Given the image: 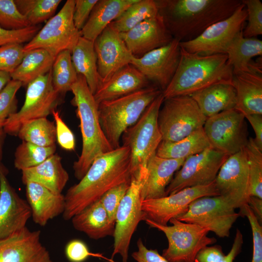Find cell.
<instances>
[{"label":"cell","mask_w":262,"mask_h":262,"mask_svg":"<svg viewBox=\"0 0 262 262\" xmlns=\"http://www.w3.org/2000/svg\"><path fill=\"white\" fill-rule=\"evenodd\" d=\"M52 115L55 122L56 140L59 145L65 150H74L75 140L73 132L63 120L58 111L54 110Z\"/></svg>","instance_id":"49"},{"label":"cell","mask_w":262,"mask_h":262,"mask_svg":"<svg viewBox=\"0 0 262 262\" xmlns=\"http://www.w3.org/2000/svg\"><path fill=\"white\" fill-rule=\"evenodd\" d=\"M56 149L55 145L41 147L22 141L15 153V167L22 171L37 166L54 154Z\"/></svg>","instance_id":"39"},{"label":"cell","mask_w":262,"mask_h":262,"mask_svg":"<svg viewBox=\"0 0 262 262\" xmlns=\"http://www.w3.org/2000/svg\"><path fill=\"white\" fill-rule=\"evenodd\" d=\"M25 99L21 109L12 115L3 129L6 134L17 136L22 125L29 120L47 117L56 110L62 101V95L55 89L51 69L27 85Z\"/></svg>","instance_id":"9"},{"label":"cell","mask_w":262,"mask_h":262,"mask_svg":"<svg viewBox=\"0 0 262 262\" xmlns=\"http://www.w3.org/2000/svg\"><path fill=\"white\" fill-rule=\"evenodd\" d=\"M22 86L20 82L11 79L0 92V129L3 128L7 119L17 112L16 94Z\"/></svg>","instance_id":"41"},{"label":"cell","mask_w":262,"mask_h":262,"mask_svg":"<svg viewBox=\"0 0 262 262\" xmlns=\"http://www.w3.org/2000/svg\"><path fill=\"white\" fill-rule=\"evenodd\" d=\"M212 147L203 128L175 142L162 141L156 150L158 157L173 159H185Z\"/></svg>","instance_id":"34"},{"label":"cell","mask_w":262,"mask_h":262,"mask_svg":"<svg viewBox=\"0 0 262 262\" xmlns=\"http://www.w3.org/2000/svg\"><path fill=\"white\" fill-rule=\"evenodd\" d=\"M65 253L70 262H84L91 256L101 257L100 255L90 252L86 244L82 240H70L65 246Z\"/></svg>","instance_id":"48"},{"label":"cell","mask_w":262,"mask_h":262,"mask_svg":"<svg viewBox=\"0 0 262 262\" xmlns=\"http://www.w3.org/2000/svg\"><path fill=\"white\" fill-rule=\"evenodd\" d=\"M94 45L101 83L109 80L119 70L131 64L134 56L111 23L96 38Z\"/></svg>","instance_id":"19"},{"label":"cell","mask_w":262,"mask_h":262,"mask_svg":"<svg viewBox=\"0 0 262 262\" xmlns=\"http://www.w3.org/2000/svg\"><path fill=\"white\" fill-rule=\"evenodd\" d=\"M240 216H246L249 222L253 237L251 262H262V227L253 212L247 204L240 209Z\"/></svg>","instance_id":"45"},{"label":"cell","mask_w":262,"mask_h":262,"mask_svg":"<svg viewBox=\"0 0 262 262\" xmlns=\"http://www.w3.org/2000/svg\"><path fill=\"white\" fill-rule=\"evenodd\" d=\"M247 205L253 212L259 222L262 221V199L258 197L250 196L248 199Z\"/></svg>","instance_id":"55"},{"label":"cell","mask_w":262,"mask_h":262,"mask_svg":"<svg viewBox=\"0 0 262 262\" xmlns=\"http://www.w3.org/2000/svg\"><path fill=\"white\" fill-rule=\"evenodd\" d=\"M203 128L212 147L229 156L244 149L248 141L246 118L235 108L208 117Z\"/></svg>","instance_id":"12"},{"label":"cell","mask_w":262,"mask_h":262,"mask_svg":"<svg viewBox=\"0 0 262 262\" xmlns=\"http://www.w3.org/2000/svg\"><path fill=\"white\" fill-rule=\"evenodd\" d=\"M6 133L3 131V128L0 129V166L1 165L0 161L2 158V147Z\"/></svg>","instance_id":"57"},{"label":"cell","mask_w":262,"mask_h":262,"mask_svg":"<svg viewBox=\"0 0 262 262\" xmlns=\"http://www.w3.org/2000/svg\"><path fill=\"white\" fill-rule=\"evenodd\" d=\"M252 127L255 137L254 141L258 147L262 150V115L251 114L244 115Z\"/></svg>","instance_id":"53"},{"label":"cell","mask_w":262,"mask_h":262,"mask_svg":"<svg viewBox=\"0 0 262 262\" xmlns=\"http://www.w3.org/2000/svg\"><path fill=\"white\" fill-rule=\"evenodd\" d=\"M226 54L228 64L232 67L233 73L249 71L252 59L262 56V41L257 37H245L242 31L229 46Z\"/></svg>","instance_id":"32"},{"label":"cell","mask_w":262,"mask_h":262,"mask_svg":"<svg viewBox=\"0 0 262 262\" xmlns=\"http://www.w3.org/2000/svg\"><path fill=\"white\" fill-rule=\"evenodd\" d=\"M190 96L207 118L235 108L236 103L235 90L230 83L213 85Z\"/></svg>","instance_id":"30"},{"label":"cell","mask_w":262,"mask_h":262,"mask_svg":"<svg viewBox=\"0 0 262 262\" xmlns=\"http://www.w3.org/2000/svg\"><path fill=\"white\" fill-rule=\"evenodd\" d=\"M162 91L148 86L128 95L98 104L100 125L114 149L120 147L123 132L135 124L148 106Z\"/></svg>","instance_id":"5"},{"label":"cell","mask_w":262,"mask_h":262,"mask_svg":"<svg viewBox=\"0 0 262 262\" xmlns=\"http://www.w3.org/2000/svg\"><path fill=\"white\" fill-rule=\"evenodd\" d=\"M147 172L142 171L131 177L130 186L118 208L114 231L113 259L120 255L122 262H127L129 249L132 236L141 221H145V215L142 210L140 193Z\"/></svg>","instance_id":"11"},{"label":"cell","mask_w":262,"mask_h":262,"mask_svg":"<svg viewBox=\"0 0 262 262\" xmlns=\"http://www.w3.org/2000/svg\"><path fill=\"white\" fill-rule=\"evenodd\" d=\"M246 20V10L242 3L230 16L212 24L196 38L180 42V46L189 52L201 55L226 54L234 37L243 30Z\"/></svg>","instance_id":"14"},{"label":"cell","mask_w":262,"mask_h":262,"mask_svg":"<svg viewBox=\"0 0 262 262\" xmlns=\"http://www.w3.org/2000/svg\"><path fill=\"white\" fill-rule=\"evenodd\" d=\"M25 185L31 217L36 224L45 226L49 220L63 213L66 206L64 195L56 194L35 182H28Z\"/></svg>","instance_id":"25"},{"label":"cell","mask_w":262,"mask_h":262,"mask_svg":"<svg viewBox=\"0 0 262 262\" xmlns=\"http://www.w3.org/2000/svg\"><path fill=\"white\" fill-rule=\"evenodd\" d=\"M246 7L248 23L243 30L244 37H257L262 34V3L260 0H242Z\"/></svg>","instance_id":"43"},{"label":"cell","mask_w":262,"mask_h":262,"mask_svg":"<svg viewBox=\"0 0 262 262\" xmlns=\"http://www.w3.org/2000/svg\"><path fill=\"white\" fill-rule=\"evenodd\" d=\"M71 60L78 74L82 75L94 95L100 84L94 42L81 36L71 51Z\"/></svg>","instance_id":"31"},{"label":"cell","mask_w":262,"mask_h":262,"mask_svg":"<svg viewBox=\"0 0 262 262\" xmlns=\"http://www.w3.org/2000/svg\"><path fill=\"white\" fill-rule=\"evenodd\" d=\"M158 14L159 8L156 0H137L111 23L119 33H124Z\"/></svg>","instance_id":"35"},{"label":"cell","mask_w":262,"mask_h":262,"mask_svg":"<svg viewBox=\"0 0 262 262\" xmlns=\"http://www.w3.org/2000/svg\"><path fill=\"white\" fill-rule=\"evenodd\" d=\"M220 196L235 209L247 204L249 172L245 148L229 155L221 166L215 180Z\"/></svg>","instance_id":"17"},{"label":"cell","mask_w":262,"mask_h":262,"mask_svg":"<svg viewBox=\"0 0 262 262\" xmlns=\"http://www.w3.org/2000/svg\"><path fill=\"white\" fill-rule=\"evenodd\" d=\"M98 0H75L73 19L76 28L81 31L86 21Z\"/></svg>","instance_id":"50"},{"label":"cell","mask_w":262,"mask_h":262,"mask_svg":"<svg viewBox=\"0 0 262 262\" xmlns=\"http://www.w3.org/2000/svg\"><path fill=\"white\" fill-rule=\"evenodd\" d=\"M224 256L220 246H206L197 253L195 262H218Z\"/></svg>","instance_id":"52"},{"label":"cell","mask_w":262,"mask_h":262,"mask_svg":"<svg viewBox=\"0 0 262 262\" xmlns=\"http://www.w3.org/2000/svg\"><path fill=\"white\" fill-rule=\"evenodd\" d=\"M30 26L17 10L14 0H0V27L6 30H15Z\"/></svg>","instance_id":"42"},{"label":"cell","mask_w":262,"mask_h":262,"mask_svg":"<svg viewBox=\"0 0 262 262\" xmlns=\"http://www.w3.org/2000/svg\"><path fill=\"white\" fill-rule=\"evenodd\" d=\"M51 77L55 89L62 96L71 91L78 74L71 60V52L65 50L55 57L51 67Z\"/></svg>","instance_id":"37"},{"label":"cell","mask_w":262,"mask_h":262,"mask_svg":"<svg viewBox=\"0 0 262 262\" xmlns=\"http://www.w3.org/2000/svg\"><path fill=\"white\" fill-rule=\"evenodd\" d=\"M149 82L137 69L129 64L102 83L93 95L98 104L146 88L149 85Z\"/></svg>","instance_id":"26"},{"label":"cell","mask_w":262,"mask_h":262,"mask_svg":"<svg viewBox=\"0 0 262 262\" xmlns=\"http://www.w3.org/2000/svg\"><path fill=\"white\" fill-rule=\"evenodd\" d=\"M232 68L228 64L226 54L201 55L189 52L181 47L176 72L162 94L164 99L190 96L213 85L232 84Z\"/></svg>","instance_id":"3"},{"label":"cell","mask_w":262,"mask_h":262,"mask_svg":"<svg viewBox=\"0 0 262 262\" xmlns=\"http://www.w3.org/2000/svg\"><path fill=\"white\" fill-rule=\"evenodd\" d=\"M55 57L46 49H36L25 54L16 68L10 76L12 80L20 82L23 86L49 72Z\"/></svg>","instance_id":"33"},{"label":"cell","mask_w":262,"mask_h":262,"mask_svg":"<svg viewBox=\"0 0 262 262\" xmlns=\"http://www.w3.org/2000/svg\"><path fill=\"white\" fill-rule=\"evenodd\" d=\"M185 159H167L154 155L147 166L140 196L142 201L166 196V188Z\"/></svg>","instance_id":"24"},{"label":"cell","mask_w":262,"mask_h":262,"mask_svg":"<svg viewBox=\"0 0 262 262\" xmlns=\"http://www.w3.org/2000/svg\"><path fill=\"white\" fill-rule=\"evenodd\" d=\"M219 196L215 180L203 185L184 188L166 196L142 201V210L147 219L162 225H167L172 218H177L188 210L196 199L206 196Z\"/></svg>","instance_id":"16"},{"label":"cell","mask_w":262,"mask_h":262,"mask_svg":"<svg viewBox=\"0 0 262 262\" xmlns=\"http://www.w3.org/2000/svg\"><path fill=\"white\" fill-rule=\"evenodd\" d=\"M240 216L220 196H203L193 200L187 211L176 218L203 227L220 238L228 237Z\"/></svg>","instance_id":"13"},{"label":"cell","mask_w":262,"mask_h":262,"mask_svg":"<svg viewBox=\"0 0 262 262\" xmlns=\"http://www.w3.org/2000/svg\"><path fill=\"white\" fill-rule=\"evenodd\" d=\"M249 172V194L262 199V150L249 137L245 147Z\"/></svg>","instance_id":"40"},{"label":"cell","mask_w":262,"mask_h":262,"mask_svg":"<svg viewBox=\"0 0 262 262\" xmlns=\"http://www.w3.org/2000/svg\"><path fill=\"white\" fill-rule=\"evenodd\" d=\"M74 229L88 237L98 240L107 236H114L115 223L113 222L98 200L74 215L71 219Z\"/></svg>","instance_id":"29"},{"label":"cell","mask_w":262,"mask_h":262,"mask_svg":"<svg viewBox=\"0 0 262 262\" xmlns=\"http://www.w3.org/2000/svg\"><path fill=\"white\" fill-rule=\"evenodd\" d=\"M17 136L23 141L50 147L54 145L56 140L55 125L47 117L29 120L22 125Z\"/></svg>","instance_id":"36"},{"label":"cell","mask_w":262,"mask_h":262,"mask_svg":"<svg viewBox=\"0 0 262 262\" xmlns=\"http://www.w3.org/2000/svg\"><path fill=\"white\" fill-rule=\"evenodd\" d=\"M164 100L162 92L148 106L137 121L122 134L123 145L128 147L131 150V177L147 170L149 161L156 154L162 141L158 116Z\"/></svg>","instance_id":"6"},{"label":"cell","mask_w":262,"mask_h":262,"mask_svg":"<svg viewBox=\"0 0 262 262\" xmlns=\"http://www.w3.org/2000/svg\"><path fill=\"white\" fill-rule=\"evenodd\" d=\"M19 13L31 26L48 20L54 16L61 0H14Z\"/></svg>","instance_id":"38"},{"label":"cell","mask_w":262,"mask_h":262,"mask_svg":"<svg viewBox=\"0 0 262 262\" xmlns=\"http://www.w3.org/2000/svg\"><path fill=\"white\" fill-rule=\"evenodd\" d=\"M107 262H116V261H115L113 260V259H108L107 260Z\"/></svg>","instance_id":"58"},{"label":"cell","mask_w":262,"mask_h":262,"mask_svg":"<svg viewBox=\"0 0 262 262\" xmlns=\"http://www.w3.org/2000/svg\"><path fill=\"white\" fill-rule=\"evenodd\" d=\"M120 34L128 49L135 57L142 56L165 46L174 38L159 13Z\"/></svg>","instance_id":"22"},{"label":"cell","mask_w":262,"mask_h":262,"mask_svg":"<svg viewBox=\"0 0 262 262\" xmlns=\"http://www.w3.org/2000/svg\"><path fill=\"white\" fill-rule=\"evenodd\" d=\"M11 80L9 73L0 71V92Z\"/></svg>","instance_id":"56"},{"label":"cell","mask_w":262,"mask_h":262,"mask_svg":"<svg viewBox=\"0 0 262 262\" xmlns=\"http://www.w3.org/2000/svg\"><path fill=\"white\" fill-rule=\"evenodd\" d=\"M145 221L165 234L168 245L162 255L169 262H195L196 255L202 248L216 242L215 238L208 236V229L176 218L169 221L171 226L162 225L147 219Z\"/></svg>","instance_id":"7"},{"label":"cell","mask_w":262,"mask_h":262,"mask_svg":"<svg viewBox=\"0 0 262 262\" xmlns=\"http://www.w3.org/2000/svg\"><path fill=\"white\" fill-rule=\"evenodd\" d=\"M71 91L80 120L82 140L81 155L73 165L74 176L80 180L96 158L114 149L103 132L99 120L98 104L82 75L78 74Z\"/></svg>","instance_id":"4"},{"label":"cell","mask_w":262,"mask_h":262,"mask_svg":"<svg viewBox=\"0 0 262 262\" xmlns=\"http://www.w3.org/2000/svg\"><path fill=\"white\" fill-rule=\"evenodd\" d=\"M137 0H100L94 6L81 36L94 42L103 30Z\"/></svg>","instance_id":"28"},{"label":"cell","mask_w":262,"mask_h":262,"mask_svg":"<svg viewBox=\"0 0 262 262\" xmlns=\"http://www.w3.org/2000/svg\"><path fill=\"white\" fill-rule=\"evenodd\" d=\"M131 163L130 149L123 145L96 158L83 177L64 195V219L71 220L85 208L99 200L111 188L131 182Z\"/></svg>","instance_id":"1"},{"label":"cell","mask_w":262,"mask_h":262,"mask_svg":"<svg viewBox=\"0 0 262 262\" xmlns=\"http://www.w3.org/2000/svg\"><path fill=\"white\" fill-rule=\"evenodd\" d=\"M180 41L173 38L167 45L142 56H133L131 64L163 91L176 72L180 58Z\"/></svg>","instance_id":"18"},{"label":"cell","mask_w":262,"mask_h":262,"mask_svg":"<svg viewBox=\"0 0 262 262\" xmlns=\"http://www.w3.org/2000/svg\"><path fill=\"white\" fill-rule=\"evenodd\" d=\"M131 182L123 183L111 188L103 195L99 200L110 220L114 223H115V216L119 205L127 193Z\"/></svg>","instance_id":"46"},{"label":"cell","mask_w":262,"mask_h":262,"mask_svg":"<svg viewBox=\"0 0 262 262\" xmlns=\"http://www.w3.org/2000/svg\"><path fill=\"white\" fill-rule=\"evenodd\" d=\"M160 108L158 124L162 141L175 142L201 129L207 118L190 96L166 99Z\"/></svg>","instance_id":"8"},{"label":"cell","mask_w":262,"mask_h":262,"mask_svg":"<svg viewBox=\"0 0 262 262\" xmlns=\"http://www.w3.org/2000/svg\"><path fill=\"white\" fill-rule=\"evenodd\" d=\"M229 156L210 147L187 158L166 187V196L187 187L213 182L221 166Z\"/></svg>","instance_id":"15"},{"label":"cell","mask_w":262,"mask_h":262,"mask_svg":"<svg viewBox=\"0 0 262 262\" xmlns=\"http://www.w3.org/2000/svg\"><path fill=\"white\" fill-rule=\"evenodd\" d=\"M262 63L253 62L247 72L233 73L232 84L236 92L235 109L246 115H262Z\"/></svg>","instance_id":"23"},{"label":"cell","mask_w":262,"mask_h":262,"mask_svg":"<svg viewBox=\"0 0 262 262\" xmlns=\"http://www.w3.org/2000/svg\"><path fill=\"white\" fill-rule=\"evenodd\" d=\"M243 244L242 233L239 229H237L230 250L227 255H225L218 262H233L235 258L241 252Z\"/></svg>","instance_id":"54"},{"label":"cell","mask_w":262,"mask_h":262,"mask_svg":"<svg viewBox=\"0 0 262 262\" xmlns=\"http://www.w3.org/2000/svg\"><path fill=\"white\" fill-rule=\"evenodd\" d=\"M32 216L27 201L10 184L4 168L0 166V240L21 230Z\"/></svg>","instance_id":"21"},{"label":"cell","mask_w":262,"mask_h":262,"mask_svg":"<svg viewBox=\"0 0 262 262\" xmlns=\"http://www.w3.org/2000/svg\"><path fill=\"white\" fill-rule=\"evenodd\" d=\"M156 1L167 28L180 42L196 38L212 24L230 16L242 4V0Z\"/></svg>","instance_id":"2"},{"label":"cell","mask_w":262,"mask_h":262,"mask_svg":"<svg viewBox=\"0 0 262 262\" xmlns=\"http://www.w3.org/2000/svg\"><path fill=\"white\" fill-rule=\"evenodd\" d=\"M75 0H67L62 8L24 46L25 52L36 49L47 50L53 56L65 50L72 51L81 36L73 16Z\"/></svg>","instance_id":"10"},{"label":"cell","mask_w":262,"mask_h":262,"mask_svg":"<svg viewBox=\"0 0 262 262\" xmlns=\"http://www.w3.org/2000/svg\"><path fill=\"white\" fill-rule=\"evenodd\" d=\"M24 46L11 43L0 47V71L10 74L16 68L25 54Z\"/></svg>","instance_id":"44"},{"label":"cell","mask_w":262,"mask_h":262,"mask_svg":"<svg viewBox=\"0 0 262 262\" xmlns=\"http://www.w3.org/2000/svg\"><path fill=\"white\" fill-rule=\"evenodd\" d=\"M137 250L133 252L131 256L137 262H169L157 249H148L141 238L137 242Z\"/></svg>","instance_id":"51"},{"label":"cell","mask_w":262,"mask_h":262,"mask_svg":"<svg viewBox=\"0 0 262 262\" xmlns=\"http://www.w3.org/2000/svg\"><path fill=\"white\" fill-rule=\"evenodd\" d=\"M41 231L27 227L0 240V262H55L40 240Z\"/></svg>","instance_id":"20"},{"label":"cell","mask_w":262,"mask_h":262,"mask_svg":"<svg viewBox=\"0 0 262 262\" xmlns=\"http://www.w3.org/2000/svg\"><path fill=\"white\" fill-rule=\"evenodd\" d=\"M25 184L33 182L41 184L56 194H62L69 175L63 167L61 157L54 154L37 166L21 171Z\"/></svg>","instance_id":"27"},{"label":"cell","mask_w":262,"mask_h":262,"mask_svg":"<svg viewBox=\"0 0 262 262\" xmlns=\"http://www.w3.org/2000/svg\"><path fill=\"white\" fill-rule=\"evenodd\" d=\"M38 25L30 26L15 30H9L0 27V47L11 43L29 42L40 29Z\"/></svg>","instance_id":"47"}]
</instances>
